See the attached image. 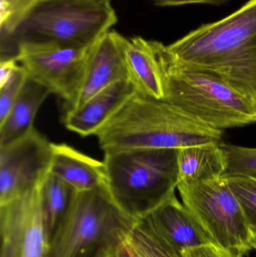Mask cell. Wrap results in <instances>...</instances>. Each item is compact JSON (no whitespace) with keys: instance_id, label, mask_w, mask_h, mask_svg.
<instances>
[{"instance_id":"cell-11","label":"cell","mask_w":256,"mask_h":257,"mask_svg":"<svg viewBox=\"0 0 256 257\" xmlns=\"http://www.w3.org/2000/svg\"><path fill=\"white\" fill-rule=\"evenodd\" d=\"M129 81L140 94L164 99L163 77L156 41L142 37L126 38L115 32Z\"/></svg>"},{"instance_id":"cell-5","label":"cell","mask_w":256,"mask_h":257,"mask_svg":"<svg viewBox=\"0 0 256 257\" xmlns=\"http://www.w3.org/2000/svg\"><path fill=\"white\" fill-rule=\"evenodd\" d=\"M105 184L119 209L136 221L175 195L177 150L138 149L104 153Z\"/></svg>"},{"instance_id":"cell-8","label":"cell","mask_w":256,"mask_h":257,"mask_svg":"<svg viewBox=\"0 0 256 257\" xmlns=\"http://www.w3.org/2000/svg\"><path fill=\"white\" fill-rule=\"evenodd\" d=\"M90 48L27 42L18 45L15 57L27 77L61 98L66 108L76 97L82 83Z\"/></svg>"},{"instance_id":"cell-14","label":"cell","mask_w":256,"mask_h":257,"mask_svg":"<svg viewBox=\"0 0 256 257\" xmlns=\"http://www.w3.org/2000/svg\"><path fill=\"white\" fill-rule=\"evenodd\" d=\"M51 173L75 191H87L105 183L103 161L95 160L70 145L53 143Z\"/></svg>"},{"instance_id":"cell-23","label":"cell","mask_w":256,"mask_h":257,"mask_svg":"<svg viewBox=\"0 0 256 257\" xmlns=\"http://www.w3.org/2000/svg\"><path fill=\"white\" fill-rule=\"evenodd\" d=\"M37 0H0L1 36L9 34Z\"/></svg>"},{"instance_id":"cell-28","label":"cell","mask_w":256,"mask_h":257,"mask_svg":"<svg viewBox=\"0 0 256 257\" xmlns=\"http://www.w3.org/2000/svg\"><path fill=\"white\" fill-rule=\"evenodd\" d=\"M251 248L256 250V234H252V238L250 240Z\"/></svg>"},{"instance_id":"cell-18","label":"cell","mask_w":256,"mask_h":257,"mask_svg":"<svg viewBox=\"0 0 256 257\" xmlns=\"http://www.w3.org/2000/svg\"><path fill=\"white\" fill-rule=\"evenodd\" d=\"M50 94L46 87L27 77L13 108L0 124V146L20 139L35 127L36 114Z\"/></svg>"},{"instance_id":"cell-9","label":"cell","mask_w":256,"mask_h":257,"mask_svg":"<svg viewBox=\"0 0 256 257\" xmlns=\"http://www.w3.org/2000/svg\"><path fill=\"white\" fill-rule=\"evenodd\" d=\"M53 143L36 128L0 146V205L37 188L51 171Z\"/></svg>"},{"instance_id":"cell-1","label":"cell","mask_w":256,"mask_h":257,"mask_svg":"<svg viewBox=\"0 0 256 257\" xmlns=\"http://www.w3.org/2000/svg\"><path fill=\"white\" fill-rule=\"evenodd\" d=\"M166 48L174 61L216 75L256 103V0Z\"/></svg>"},{"instance_id":"cell-15","label":"cell","mask_w":256,"mask_h":257,"mask_svg":"<svg viewBox=\"0 0 256 257\" xmlns=\"http://www.w3.org/2000/svg\"><path fill=\"white\" fill-rule=\"evenodd\" d=\"M14 202L18 216L19 257H46L48 241L39 186Z\"/></svg>"},{"instance_id":"cell-26","label":"cell","mask_w":256,"mask_h":257,"mask_svg":"<svg viewBox=\"0 0 256 257\" xmlns=\"http://www.w3.org/2000/svg\"><path fill=\"white\" fill-rule=\"evenodd\" d=\"M21 69L16 57L1 59L0 61V88L4 87Z\"/></svg>"},{"instance_id":"cell-27","label":"cell","mask_w":256,"mask_h":257,"mask_svg":"<svg viewBox=\"0 0 256 257\" xmlns=\"http://www.w3.org/2000/svg\"><path fill=\"white\" fill-rule=\"evenodd\" d=\"M156 6L159 7L186 6L192 4H206L211 6H222L230 0H153Z\"/></svg>"},{"instance_id":"cell-2","label":"cell","mask_w":256,"mask_h":257,"mask_svg":"<svg viewBox=\"0 0 256 257\" xmlns=\"http://www.w3.org/2000/svg\"><path fill=\"white\" fill-rule=\"evenodd\" d=\"M223 131L193 118L164 99L135 92L95 134L105 152L180 149L222 143Z\"/></svg>"},{"instance_id":"cell-10","label":"cell","mask_w":256,"mask_h":257,"mask_svg":"<svg viewBox=\"0 0 256 257\" xmlns=\"http://www.w3.org/2000/svg\"><path fill=\"white\" fill-rule=\"evenodd\" d=\"M123 81H129L127 71L115 32L109 31L90 47L82 83L73 102L64 108L65 113L80 108L95 95Z\"/></svg>"},{"instance_id":"cell-25","label":"cell","mask_w":256,"mask_h":257,"mask_svg":"<svg viewBox=\"0 0 256 257\" xmlns=\"http://www.w3.org/2000/svg\"><path fill=\"white\" fill-rule=\"evenodd\" d=\"M243 256V253L225 248L215 243L186 249L182 252L183 257H244Z\"/></svg>"},{"instance_id":"cell-29","label":"cell","mask_w":256,"mask_h":257,"mask_svg":"<svg viewBox=\"0 0 256 257\" xmlns=\"http://www.w3.org/2000/svg\"><path fill=\"white\" fill-rule=\"evenodd\" d=\"M98 1L105 2V3H111V0H98Z\"/></svg>"},{"instance_id":"cell-17","label":"cell","mask_w":256,"mask_h":257,"mask_svg":"<svg viewBox=\"0 0 256 257\" xmlns=\"http://www.w3.org/2000/svg\"><path fill=\"white\" fill-rule=\"evenodd\" d=\"M222 144H204L177 149L179 184H192L223 176L227 161Z\"/></svg>"},{"instance_id":"cell-7","label":"cell","mask_w":256,"mask_h":257,"mask_svg":"<svg viewBox=\"0 0 256 257\" xmlns=\"http://www.w3.org/2000/svg\"><path fill=\"white\" fill-rule=\"evenodd\" d=\"M182 203L216 244L245 254L252 233L241 207L224 177L179 184Z\"/></svg>"},{"instance_id":"cell-19","label":"cell","mask_w":256,"mask_h":257,"mask_svg":"<svg viewBox=\"0 0 256 257\" xmlns=\"http://www.w3.org/2000/svg\"><path fill=\"white\" fill-rule=\"evenodd\" d=\"M41 204L48 244L69 209L75 190L49 172L40 185Z\"/></svg>"},{"instance_id":"cell-20","label":"cell","mask_w":256,"mask_h":257,"mask_svg":"<svg viewBox=\"0 0 256 257\" xmlns=\"http://www.w3.org/2000/svg\"><path fill=\"white\" fill-rule=\"evenodd\" d=\"M227 167L222 177L243 176L256 179V148H246L222 142Z\"/></svg>"},{"instance_id":"cell-21","label":"cell","mask_w":256,"mask_h":257,"mask_svg":"<svg viewBox=\"0 0 256 257\" xmlns=\"http://www.w3.org/2000/svg\"><path fill=\"white\" fill-rule=\"evenodd\" d=\"M237 197L245 220L252 234H256V179L249 177H224Z\"/></svg>"},{"instance_id":"cell-13","label":"cell","mask_w":256,"mask_h":257,"mask_svg":"<svg viewBox=\"0 0 256 257\" xmlns=\"http://www.w3.org/2000/svg\"><path fill=\"white\" fill-rule=\"evenodd\" d=\"M150 214L162 235L180 253L186 249L215 243L176 195Z\"/></svg>"},{"instance_id":"cell-6","label":"cell","mask_w":256,"mask_h":257,"mask_svg":"<svg viewBox=\"0 0 256 257\" xmlns=\"http://www.w3.org/2000/svg\"><path fill=\"white\" fill-rule=\"evenodd\" d=\"M134 222L114 203L105 183L76 191L46 257H111Z\"/></svg>"},{"instance_id":"cell-22","label":"cell","mask_w":256,"mask_h":257,"mask_svg":"<svg viewBox=\"0 0 256 257\" xmlns=\"http://www.w3.org/2000/svg\"><path fill=\"white\" fill-rule=\"evenodd\" d=\"M0 220L1 257H19L18 217L12 202L0 206Z\"/></svg>"},{"instance_id":"cell-3","label":"cell","mask_w":256,"mask_h":257,"mask_svg":"<svg viewBox=\"0 0 256 257\" xmlns=\"http://www.w3.org/2000/svg\"><path fill=\"white\" fill-rule=\"evenodd\" d=\"M111 3L98 0H37L9 34L1 36V59L16 56L18 45L51 42L89 48L117 23Z\"/></svg>"},{"instance_id":"cell-24","label":"cell","mask_w":256,"mask_h":257,"mask_svg":"<svg viewBox=\"0 0 256 257\" xmlns=\"http://www.w3.org/2000/svg\"><path fill=\"white\" fill-rule=\"evenodd\" d=\"M27 79V74L21 66V69L13 78L0 88V124L6 120L13 108Z\"/></svg>"},{"instance_id":"cell-12","label":"cell","mask_w":256,"mask_h":257,"mask_svg":"<svg viewBox=\"0 0 256 257\" xmlns=\"http://www.w3.org/2000/svg\"><path fill=\"white\" fill-rule=\"evenodd\" d=\"M135 92L129 81L115 83L80 108L65 113L63 123L67 130L82 137L95 136Z\"/></svg>"},{"instance_id":"cell-16","label":"cell","mask_w":256,"mask_h":257,"mask_svg":"<svg viewBox=\"0 0 256 257\" xmlns=\"http://www.w3.org/2000/svg\"><path fill=\"white\" fill-rule=\"evenodd\" d=\"M111 257H183L165 238L151 214L134 222Z\"/></svg>"},{"instance_id":"cell-4","label":"cell","mask_w":256,"mask_h":257,"mask_svg":"<svg viewBox=\"0 0 256 257\" xmlns=\"http://www.w3.org/2000/svg\"><path fill=\"white\" fill-rule=\"evenodd\" d=\"M163 77L164 100L204 124L223 130L256 122V103L216 75L171 59L156 41Z\"/></svg>"}]
</instances>
